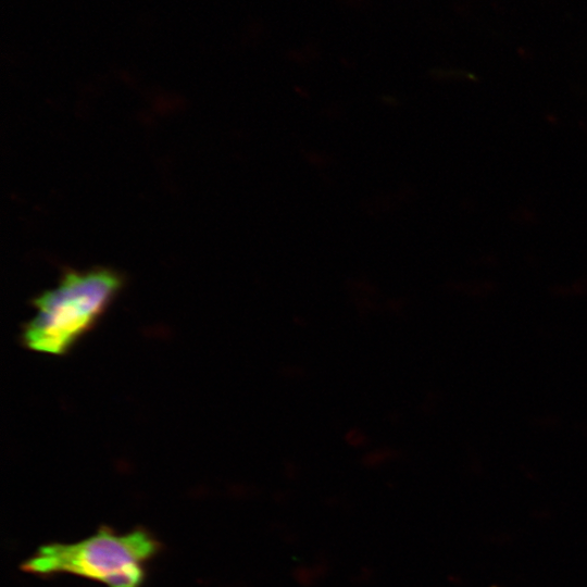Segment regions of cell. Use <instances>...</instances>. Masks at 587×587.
I'll use <instances>...</instances> for the list:
<instances>
[{"label": "cell", "instance_id": "6da1fadb", "mask_svg": "<svg viewBox=\"0 0 587 587\" xmlns=\"http://www.w3.org/2000/svg\"><path fill=\"white\" fill-rule=\"evenodd\" d=\"M124 285V275L111 267H64L55 287L32 299L35 314L22 326L21 342L40 353H68L96 327Z\"/></svg>", "mask_w": 587, "mask_h": 587}, {"label": "cell", "instance_id": "7a4b0ae2", "mask_svg": "<svg viewBox=\"0 0 587 587\" xmlns=\"http://www.w3.org/2000/svg\"><path fill=\"white\" fill-rule=\"evenodd\" d=\"M160 549V542L145 528L118 534L101 526L77 542L41 546L21 567L38 576L66 573L108 587H141L147 564Z\"/></svg>", "mask_w": 587, "mask_h": 587}]
</instances>
